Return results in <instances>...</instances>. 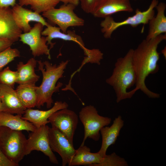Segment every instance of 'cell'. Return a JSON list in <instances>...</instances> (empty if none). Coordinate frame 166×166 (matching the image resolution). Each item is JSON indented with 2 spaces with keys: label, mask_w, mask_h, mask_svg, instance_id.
Masks as SVG:
<instances>
[{
  "label": "cell",
  "mask_w": 166,
  "mask_h": 166,
  "mask_svg": "<svg viewBox=\"0 0 166 166\" xmlns=\"http://www.w3.org/2000/svg\"><path fill=\"white\" fill-rule=\"evenodd\" d=\"M166 39V34H161L149 40H143L135 49H133L132 60L136 80L135 87L132 90L135 93L140 90L149 98L160 97V94L148 89L145 81L150 74L156 73L159 70L158 63L160 53L157 48L159 44Z\"/></svg>",
  "instance_id": "6da1fadb"
},
{
  "label": "cell",
  "mask_w": 166,
  "mask_h": 166,
  "mask_svg": "<svg viewBox=\"0 0 166 166\" xmlns=\"http://www.w3.org/2000/svg\"><path fill=\"white\" fill-rule=\"evenodd\" d=\"M133 51L130 49L124 57L117 59L111 75L106 80L114 89L117 103L131 98L135 93L132 90L127 91L135 85L136 80L132 60Z\"/></svg>",
  "instance_id": "7a4b0ae2"
},
{
  "label": "cell",
  "mask_w": 166,
  "mask_h": 166,
  "mask_svg": "<svg viewBox=\"0 0 166 166\" xmlns=\"http://www.w3.org/2000/svg\"><path fill=\"white\" fill-rule=\"evenodd\" d=\"M69 61H62L59 65L53 64L48 61H37L38 70L42 75L41 85L37 86V101L36 106L40 108L46 104V107L50 109L53 103L52 96L54 93L58 92L63 84L58 80L63 77Z\"/></svg>",
  "instance_id": "3957f363"
},
{
  "label": "cell",
  "mask_w": 166,
  "mask_h": 166,
  "mask_svg": "<svg viewBox=\"0 0 166 166\" xmlns=\"http://www.w3.org/2000/svg\"><path fill=\"white\" fill-rule=\"evenodd\" d=\"M26 140L22 131L0 127V149L6 157L17 166L26 156Z\"/></svg>",
  "instance_id": "277c9868"
},
{
  "label": "cell",
  "mask_w": 166,
  "mask_h": 166,
  "mask_svg": "<svg viewBox=\"0 0 166 166\" xmlns=\"http://www.w3.org/2000/svg\"><path fill=\"white\" fill-rule=\"evenodd\" d=\"M158 3V0H152L147 10L142 11L137 9L134 15L120 22L115 21L111 16L105 18L101 23V31L104 37L106 38H110L115 30L124 26L129 25L135 28L141 24H148L149 21L155 16L154 9Z\"/></svg>",
  "instance_id": "5b68a950"
},
{
  "label": "cell",
  "mask_w": 166,
  "mask_h": 166,
  "mask_svg": "<svg viewBox=\"0 0 166 166\" xmlns=\"http://www.w3.org/2000/svg\"><path fill=\"white\" fill-rule=\"evenodd\" d=\"M78 117L84 129V137L81 145H85L88 138L95 141L99 140L101 129L109 125L112 121L111 118L100 115L96 108L91 105L82 108L79 113Z\"/></svg>",
  "instance_id": "8992f818"
},
{
  "label": "cell",
  "mask_w": 166,
  "mask_h": 166,
  "mask_svg": "<svg viewBox=\"0 0 166 166\" xmlns=\"http://www.w3.org/2000/svg\"><path fill=\"white\" fill-rule=\"evenodd\" d=\"M76 7L71 4H64L58 8H53L42 13V15L49 22L57 25L62 32L66 33L70 27L84 25V20L74 12Z\"/></svg>",
  "instance_id": "52a82bcc"
},
{
  "label": "cell",
  "mask_w": 166,
  "mask_h": 166,
  "mask_svg": "<svg viewBox=\"0 0 166 166\" xmlns=\"http://www.w3.org/2000/svg\"><path fill=\"white\" fill-rule=\"evenodd\" d=\"M49 127L46 124L36 128L27 139L25 155L32 151H41L49 158L50 162L58 164V162L50 147L49 136Z\"/></svg>",
  "instance_id": "ba28073f"
},
{
  "label": "cell",
  "mask_w": 166,
  "mask_h": 166,
  "mask_svg": "<svg viewBox=\"0 0 166 166\" xmlns=\"http://www.w3.org/2000/svg\"><path fill=\"white\" fill-rule=\"evenodd\" d=\"M48 120L52 126L58 129L73 144L78 122V117L76 113L68 108L61 109L53 113Z\"/></svg>",
  "instance_id": "9c48e42d"
},
{
  "label": "cell",
  "mask_w": 166,
  "mask_h": 166,
  "mask_svg": "<svg viewBox=\"0 0 166 166\" xmlns=\"http://www.w3.org/2000/svg\"><path fill=\"white\" fill-rule=\"evenodd\" d=\"M43 26L41 23H36L29 31L20 35V41L29 46L34 57L45 55L50 59V49L48 48L45 37L42 36Z\"/></svg>",
  "instance_id": "30bf717a"
},
{
  "label": "cell",
  "mask_w": 166,
  "mask_h": 166,
  "mask_svg": "<svg viewBox=\"0 0 166 166\" xmlns=\"http://www.w3.org/2000/svg\"><path fill=\"white\" fill-rule=\"evenodd\" d=\"M49 136L51 149L61 156L62 166L68 165L76 151L73 144L58 129L53 126L49 127Z\"/></svg>",
  "instance_id": "8fae6325"
},
{
  "label": "cell",
  "mask_w": 166,
  "mask_h": 166,
  "mask_svg": "<svg viewBox=\"0 0 166 166\" xmlns=\"http://www.w3.org/2000/svg\"><path fill=\"white\" fill-rule=\"evenodd\" d=\"M13 18L18 27L24 33L29 31L32 28L30 24L31 22L40 23L46 26L49 23L39 14L34 11L25 8L16 4L11 9Z\"/></svg>",
  "instance_id": "7c38bea8"
},
{
  "label": "cell",
  "mask_w": 166,
  "mask_h": 166,
  "mask_svg": "<svg viewBox=\"0 0 166 166\" xmlns=\"http://www.w3.org/2000/svg\"><path fill=\"white\" fill-rule=\"evenodd\" d=\"M68 106L66 102L57 101L54 103L52 107L47 110L27 109L22 118L31 123L36 128H38L49 123L48 119L54 113L68 108Z\"/></svg>",
  "instance_id": "4fadbf2b"
},
{
  "label": "cell",
  "mask_w": 166,
  "mask_h": 166,
  "mask_svg": "<svg viewBox=\"0 0 166 166\" xmlns=\"http://www.w3.org/2000/svg\"><path fill=\"white\" fill-rule=\"evenodd\" d=\"M22 32L14 21L11 9L0 7V38L9 39L15 42Z\"/></svg>",
  "instance_id": "5bb4252c"
},
{
  "label": "cell",
  "mask_w": 166,
  "mask_h": 166,
  "mask_svg": "<svg viewBox=\"0 0 166 166\" xmlns=\"http://www.w3.org/2000/svg\"><path fill=\"white\" fill-rule=\"evenodd\" d=\"M0 99L4 112L22 115L27 109L21 103L14 88L0 84Z\"/></svg>",
  "instance_id": "9a60e30c"
},
{
  "label": "cell",
  "mask_w": 166,
  "mask_h": 166,
  "mask_svg": "<svg viewBox=\"0 0 166 166\" xmlns=\"http://www.w3.org/2000/svg\"><path fill=\"white\" fill-rule=\"evenodd\" d=\"M59 27L53 26L50 24L42 31V35L46 36L45 37L47 45H50V49L52 48L55 44L52 42L54 39H60L66 41H72L78 44L84 50L85 54L87 53L89 49L86 48L81 37L77 34L74 31L68 30L66 33L61 31Z\"/></svg>",
  "instance_id": "2e32d148"
},
{
  "label": "cell",
  "mask_w": 166,
  "mask_h": 166,
  "mask_svg": "<svg viewBox=\"0 0 166 166\" xmlns=\"http://www.w3.org/2000/svg\"><path fill=\"white\" fill-rule=\"evenodd\" d=\"M124 125V121L121 116L115 118L110 126H106L101 129L100 133L102 137V144L98 153L102 157L106 155L109 147L114 144L119 135L121 130Z\"/></svg>",
  "instance_id": "e0dca14e"
},
{
  "label": "cell",
  "mask_w": 166,
  "mask_h": 166,
  "mask_svg": "<svg viewBox=\"0 0 166 166\" xmlns=\"http://www.w3.org/2000/svg\"><path fill=\"white\" fill-rule=\"evenodd\" d=\"M133 11L130 0H103L92 14L95 17L105 18L119 12Z\"/></svg>",
  "instance_id": "ac0fdd59"
},
{
  "label": "cell",
  "mask_w": 166,
  "mask_h": 166,
  "mask_svg": "<svg viewBox=\"0 0 166 166\" xmlns=\"http://www.w3.org/2000/svg\"><path fill=\"white\" fill-rule=\"evenodd\" d=\"M104 157H102L98 152L92 153L90 149L85 145H80L70 160L69 166L89 165L95 166L101 163Z\"/></svg>",
  "instance_id": "d6986e66"
},
{
  "label": "cell",
  "mask_w": 166,
  "mask_h": 166,
  "mask_svg": "<svg viewBox=\"0 0 166 166\" xmlns=\"http://www.w3.org/2000/svg\"><path fill=\"white\" fill-rule=\"evenodd\" d=\"M37 61L34 58L30 59L26 63L19 62L17 65V78L18 85H35L40 77L35 73Z\"/></svg>",
  "instance_id": "ffe728a7"
},
{
  "label": "cell",
  "mask_w": 166,
  "mask_h": 166,
  "mask_svg": "<svg viewBox=\"0 0 166 166\" xmlns=\"http://www.w3.org/2000/svg\"><path fill=\"white\" fill-rule=\"evenodd\" d=\"M155 8L157 13L148 22L149 30L145 39L147 40L153 39L163 33L166 34V17L165 15L166 4L160 2Z\"/></svg>",
  "instance_id": "44dd1931"
},
{
  "label": "cell",
  "mask_w": 166,
  "mask_h": 166,
  "mask_svg": "<svg viewBox=\"0 0 166 166\" xmlns=\"http://www.w3.org/2000/svg\"><path fill=\"white\" fill-rule=\"evenodd\" d=\"M22 115H15L2 112L0 113V127L4 126L14 130H25L31 132L36 127L30 122L23 119Z\"/></svg>",
  "instance_id": "7402d4cb"
},
{
  "label": "cell",
  "mask_w": 166,
  "mask_h": 166,
  "mask_svg": "<svg viewBox=\"0 0 166 166\" xmlns=\"http://www.w3.org/2000/svg\"><path fill=\"white\" fill-rule=\"evenodd\" d=\"M37 86L35 85H18L16 91L21 103L26 109L36 106Z\"/></svg>",
  "instance_id": "603a6c76"
},
{
  "label": "cell",
  "mask_w": 166,
  "mask_h": 166,
  "mask_svg": "<svg viewBox=\"0 0 166 166\" xmlns=\"http://www.w3.org/2000/svg\"><path fill=\"white\" fill-rule=\"evenodd\" d=\"M18 4L22 6L29 5L33 11L43 13L55 8L60 0H18Z\"/></svg>",
  "instance_id": "cb8c5ba5"
},
{
  "label": "cell",
  "mask_w": 166,
  "mask_h": 166,
  "mask_svg": "<svg viewBox=\"0 0 166 166\" xmlns=\"http://www.w3.org/2000/svg\"><path fill=\"white\" fill-rule=\"evenodd\" d=\"M17 71L11 70L9 66L0 71V84L14 88L17 78Z\"/></svg>",
  "instance_id": "d4e9b609"
},
{
  "label": "cell",
  "mask_w": 166,
  "mask_h": 166,
  "mask_svg": "<svg viewBox=\"0 0 166 166\" xmlns=\"http://www.w3.org/2000/svg\"><path fill=\"white\" fill-rule=\"evenodd\" d=\"M20 56V52L16 48L9 47L0 52V71L15 58Z\"/></svg>",
  "instance_id": "484cf974"
},
{
  "label": "cell",
  "mask_w": 166,
  "mask_h": 166,
  "mask_svg": "<svg viewBox=\"0 0 166 166\" xmlns=\"http://www.w3.org/2000/svg\"><path fill=\"white\" fill-rule=\"evenodd\" d=\"M127 161L124 158L120 157L115 153L106 155L102 161L95 166H128Z\"/></svg>",
  "instance_id": "4316f807"
},
{
  "label": "cell",
  "mask_w": 166,
  "mask_h": 166,
  "mask_svg": "<svg viewBox=\"0 0 166 166\" xmlns=\"http://www.w3.org/2000/svg\"><path fill=\"white\" fill-rule=\"evenodd\" d=\"M103 0H80L82 10L88 14L92 13Z\"/></svg>",
  "instance_id": "83f0119b"
},
{
  "label": "cell",
  "mask_w": 166,
  "mask_h": 166,
  "mask_svg": "<svg viewBox=\"0 0 166 166\" xmlns=\"http://www.w3.org/2000/svg\"><path fill=\"white\" fill-rule=\"evenodd\" d=\"M14 42L9 39L0 38V52L10 47Z\"/></svg>",
  "instance_id": "f1b7e54d"
},
{
  "label": "cell",
  "mask_w": 166,
  "mask_h": 166,
  "mask_svg": "<svg viewBox=\"0 0 166 166\" xmlns=\"http://www.w3.org/2000/svg\"><path fill=\"white\" fill-rule=\"evenodd\" d=\"M0 166H17L4 155L0 149Z\"/></svg>",
  "instance_id": "f546056e"
},
{
  "label": "cell",
  "mask_w": 166,
  "mask_h": 166,
  "mask_svg": "<svg viewBox=\"0 0 166 166\" xmlns=\"http://www.w3.org/2000/svg\"><path fill=\"white\" fill-rule=\"evenodd\" d=\"M17 0H0V7H9L14 6L16 3Z\"/></svg>",
  "instance_id": "4dcf8cb0"
},
{
  "label": "cell",
  "mask_w": 166,
  "mask_h": 166,
  "mask_svg": "<svg viewBox=\"0 0 166 166\" xmlns=\"http://www.w3.org/2000/svg\"><path fill=\"white\" fill-rule=\"evenodd\" d=\"M64 4H71L76 6H77L80 3V0H60Z\"/></svg>",
  "instance_id": "1f68e13d"
},
{
  "label": "cell",
  "mask_w": 166,
  "mask_h": 166,
  "mask_svg": "<svg viewBox=\"0 0 166 166\" xmlns=\"http://www.w3.org/2000/svg\"><path fill=\"white\" fill-rule=\"evenodd\" d=\"M161 53L163 54L164 57L166 59V48L165 46L164 48L161 51Z\"/></svg>",
  "instance_id": "d6a6232c"
},
{
  "label": "cell",
  "mask_w": 166,
  "mask_h": 166,
  "mask_svg": "<svg viewBox=\"0 0 166 166\" xmlns=\"http://www.w3.org/2000/svg\"><path fill=\"white\" fill-rule=\"evenodd\" d=\"M2 112H4L3 107L0 99V113Z\"/></svg>",
  "instance_id": "836d02e7"
},
{
  "label": "cell",
  "mask_w": 166,
  "mask_h": 166,
  "mask_svg": "<svg viewBox=\"0 0 166 166\" xmlns=\"http://www.w3.org/2000/svg\"></svg>",
  "instance_id": "e575fe53"
}]
</instances>
